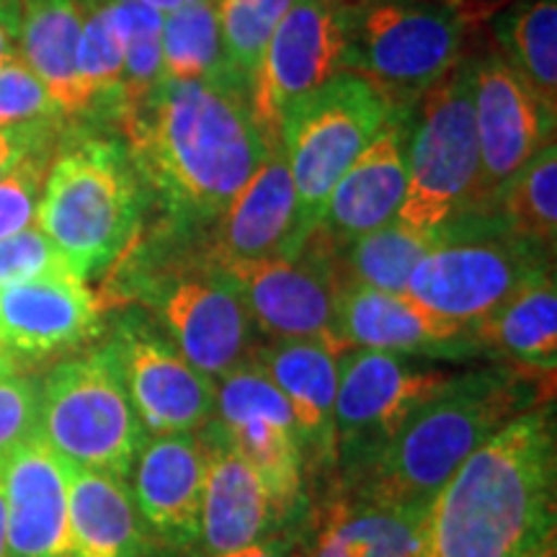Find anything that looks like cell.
I'll return each mask as SVG.
<instances>
[{"instance_id":"obj_34","label":"cell","mask_w":557,"mask_h":557,"mask_svg":"<svg viewBox=\"0 0 557 557\" xmlns=\"http://www.w3.org/2000/svg\"><path fill=\"white\" fill-rule=\"evenodd\" d=\"M289 5L292 0H218L225 70L248 88Z\"/></svg>"},{"instance_id":"obj_9","label":"cell","mask_w":557,"mask_h":557,"mask_svg":"<svg viewBox=\"0 0 557 557\" xmlns=\"http://www.w3.org/2000/svg\"><path fill=\"white\" fill-rule=\"evenodd\" d=\"M542 269H549L545 248L508 233L504 222L468 235L444 227L406 292L438 315L475 325Z\"/></svg>"},{"instance_id":"obj_29","label":"cell","mask_w":557,"mask_h":557,"mask_svg":"<svg viewBox=\"0 0 557 557\" xmlns=\"http://www.w3.org/2000/svg\"><path fill=\"white\" fill-rule=\"evenodd\" d=\"M508 65L527 83L547 116H557V0L519 5L506 26Z\"/></svg>"},{"instance_id":"obj_6","label":"cell","mask_w":557,"mask_h":557,"mask_svg":"<svg viewBox=\"0 0 557 557\" xmlns=\"http://www.w3.org/2000/svg\"><path fill=\"white\" fill-rule=\"evenodd\" d=\"M393 116L377 90L348 70H341L284 111L278 139L297 194L292 253L318 227L338 178Z\"/></svg>"},{"instance_id":"obj_17","label":"cell","mask_w":557,"mask_h":557,"mask_svg":"<svg viewBox=\"0 0 557 557\" xmlns=\"http://www.w3.org/2000/svg\"><path fill=\"white\" fill-rule=\"evenodd\" d=\"M205 472V444L197 431L145 436L129 470L145 540L173 553L197 549Z\"/></svg>"},{"instance_id":"obj_1","label":"cell","mask_w":557,"mask_h":557,"mask_svg":"<svg viewBox=\"0 0 557 557\" xmlns=\"http://www.w3.org/2000/svg\"><path fill=\"white\" fill-rule=\"evenodd\" d=\"M553 400L508 421L438 487L418 557H524L555 534Z\"/></svg>"},{"instance_id":"obj_31","label":"cell","mask_w":557,"mask_h":557,"mask_svg":"<svg viewBox=\"0 0 557 557\" xmlns=\"http://www.w3.org/2000/svg\"><path fill=\"white\" fill-rule=\"evenodd\" d=\"M160 60H163V81L171 83L205 81L227 73L218 0L165 13L160 26Z\"/></svg>"},{"instance_id":"obj_18","label":"cell","mask_w":557,"mask_h":557,"mask_svg":"<svg viewBox=\"0 0 557 557\" xmlns=\"http://www.w3.org/2000/svg\"><path fill=\"white\" fill-rule=\"evenodd\" d=\"M99 302L86 282L52 274L0 287V348L11 359H50L73 351L99 331Z\"/></svg>"},{"instance_id":"obj_33","label":"cell","mask_w":557,"mask_h":557,"mask_svg":"<svg viewBox=\"0 0 557 557\" xmlns=\"http://www.w3.org/2000/svg\"><path fill=\"white\" fill-rule=\"evenodd\" d=\"M124 34V75L116 101L122 103L124 120L148 107L163 83L160 60V26L163 16L139 0H109Z\"/></svg>"},{"instance_id":"obj_30","label":"cell","mask_w":557,"mask_h":557,"mask_svg":"<svg viewBox=\"0 0 557 557\" xmlns=\"http://www.w3.org/2000/svg\"><path fill=\"white\" fill-rule=\"evenodd\" d=\"M500 222L508 233L540 248H555L557 235V148L549 143L498 191Z\"/></svg>"},{"instance_id":"obj_32","label":"cell","mask_w":557,"mask_h":557,"mask_svg":"<svg viewBox=\"0 0 557 557\" xmlns=\"http://www.w3.org/2000/svg\"><path fill=\"white\" fill-rule=\"evenodd\" d=\"M438 235L421 233L403 225L400 220H389L372 233L361 235L348 246L346 253V282L361 284L382 292H406L408 278L418 261L429 253Z\"/></svg>"},{"instance_id":"obj_19","label":"cell","mask_w":557,"mask_h":557,"mask_svg":"<svg viewBox=\"0 0 557 557\" xmlns=\"http://www.w3.org/2000/svg\"><path fill=\"white\" fill-rule=\"evenodd\" d=\"M333 346L389 354H451L475 344L472 325L444 318L408 292H382L346 282L341 287Z\"/></svg>"},{"instance_id":"obj_24","label":"cell","mask_w":557,"mask_h":557,"mask_svg":"<svg viewBox=\"0 0 557 557\" xmlns=\"http://www.w3.org/2000/svg\"><path fill=\"white\" fill-rule=\"evenodd\" d=\"M341 354L325 338L269 341L256 346L250 359L289 400L302 449L320 462L336 459V389Z\"/></svg>"},{"instance_id":"obj_12","label":"cell","mask_w":557,"mask_h":557,"mask_svg":"<svg viewBox=\"0 0 557 557\" xmlns=\"http://www.w3.org/2000/svg\"><path fill=\"white\" fill-rule=\"evenodd\" d=\"M214 423L267 485L276 517L289 513L302 491L305 449L289 400L250 357L214 382Z\"/></svg>"},{"instance_id":"obj_4","label":"cell","mask_w":557,"mask_h":557,"mask_svg":"<svg viewBox=\"0 0 557 557\" xmlns=\"http://www.w3.org/2000/svg\"><path fill=\"white\" fill-rule=\"evenodd\" d=\"M139 214V184L122 145L78 139L58 152L45 178L37 227L70 274L88 282L127 246Z\"/></svg>"},{"instance_id":"obj_28","label":"cell","mask_w":557,"mask_h":557,"mask_svg":"<svg viewBox=\"0 0 557 557\" xmlns=\"http://www.w3.org/2000/svg\"><path fill=\"white\" fill-rule=\"evenodd\" d=\"M472 338L496 348L519 369L555 374L557 287L553 267L534 274L496 312L472 325Z\"/></svg>"},{"instance_id":"obj_41","label":"cell","mask_w":557,"mask_h":557,"mask_svg":"<svg viewBox=\"0 0 557 557\" xmlns=\"http://www.w3.org/2000/svg\"><path fill=\"white\" fill-rule=\"evenodd\" d=\"M18 16L16 0H0V67L16 58L18 39Z\"/></svg>"},{"instance_id":"obj_3","label":"cell","mask_w":557,"mask_h":557,"mask_svg":"<svg viewBox=\"0 0 557 557\" xmlns=\"http://www.w3.org/2000/svg\"><path fill=\"white\" fill-rule=\"evenodd\" d=\"M555 374L480 369L421 406L385 447L354 462L351 496L426 508L459 465L508 421L553 400Z\"/></svg>"},{"instance_id":"obj_5","label":"cell","mask_w":557,"mask_h":557,"mask_svg":"<svg viewBox=\"0 0 557 557\" xmlns=\"http://www.w3.org/2000/svg\"><path fill=\"white\" fill-rule=\"evenodd\" d=\"M465 18L449 0H346L344 67L408 116L459 65Z\"/></svg>"},{"instance_id":"obj_35","label":"cell","mask_w":557,"mask_h":557,"mask_svg":"<svg viewBox=\"0 0 557 557\" xmlns=\"http://www.w3.org/2000/svg\"><path fill=\"white\" fill-rule=\"evenodd\" d=\"M124 75V34L111 3H103L83 21L78 39V83L86 109L120 96Z\"/></svg>"},{"instance_id":"obj_16","label":"cell","mask_w":557,"mask_h":557,"mask_svg":"<svg viewBox=\"0 0 557 557\" xmlns=\"http://www.w3.org/2000/svg\"><path fill=\"white\" fill-rule=\"evenodd\" d=\"M472 107L480 150L475 207L487 209L506 181L553 143L555 120L498 52L472 65Z\"/></svg>"},{"instance_id":"obj_20","label":"cell","mask_w":557,"mask_h":557,"mask_svg":"<svg viewBox=\"0 0 557 557\" xmlns=\"http://www.w3.org/2000/svg\"><path fill=\"white\" fill-rule=\"evenodd\" d=\"M11 557H73L67 462L39 434L0 462Z\"/></svg>"},{"instance_id":"obj_38","label":"cell","mask_w":557,"mask_h":557,"mask_svg":"<svg viewBox=\"0 0 557 557\" xmlns=\"http://www.w3.org/2000/svg\"><path fill=\"white\" fill-rule=\"evenodd\" d=\"M52 274H70V269L39 227L0 240V287Z\"/></svg>"},{"instance_id":"obj_7","label":"cell","mask_w":557,"mask_h":557,"mask_svg":"<svg viewBox=\"0 0 557 557\" xmlns=\"http://www.w3.org/2000/svg\"><path fill=\"white\" fill-rule=\"evenodd\" d=\"M39 436L67 465L129 478L148 434L111 346L52 369L39 387Z\"/></svg>"},{"instance_id":"obj_26","label":"cell","mask_w":557,"mask_h":557,"mask_svg":"<svg viewBox=\"0 0 557 557\" xmlns=\"http://www.w3.org/2000/svg\"><path fill=\"white\" fill-rule=\"evenodd\" d=\"M73 557H145L143 524L127 480L67 465Z\"/></svg>"},{"instance_id":"obj_27","label":"cell","mask_w":557,"mask_h":557,"mask_svg":"<svg viewBox=\"0 0 557 557\" xmlns=\"http://www.w3.org/2000/svg\"><path fill=\"white\" fill-rule=\"evenodd\" d=\"M81 29L78 0H21V58L67 116L86 111L78 83Z\"/></svg>"},{"instance_id":"obj_14","label":"cell","mask_w":557,"mask_h":557,"mask_svg":"<svg viewBox=\"0 0 557 557\" xmlns=\"http://www.w3.org/2000/svg\"><path fill=\"white\" fill-rule=\"evenodd\" d=\"M148 302L186 361L218 382L253 354V323L220 267L169 276L148 289Z\"/></svg>"},{"instance_id":"obj_39","label":"cell","mask_w":557,"mask_h":557,"mask_svg":"<svg viewBox=\"0 0 557 557\" xmlns=\"http://www.w3.org/2000/svg\"><path fill=\"white\" fill-rule=\"evenodd\" d=\"M39 434V387L29 377H0V462L18 444Z\"/></svg>"},{"instance_id":"obj_42","label":"cell","mask_w":557,"mask_h":557,"mask_svg":"<svg viewBox=\"0 0 557 557\" xmlns=\"http://www.w3.org/2000/svg\"><path fill=\"white\" fill-rule=\"evenodd\" d=\"M297 549L287 540H261L256 545L235 549V553L214 555V557H295Z\"/></svg>"},{"instance_id":"obj_2","label":"cell","mask_w":557,"mask_h":557,"mask_svg":"<svg viewBox=\"0 0 557 557\" xmlns=\"http://www.w3.org/2000/svg\"><path fill=\"white\" fill-rule=\"evenodd\" d=\"M127 124L158 189L197 220H220L271 148L250 109V88L230 73L163 81Z\"/></svg>"},{"instance_id":"obj_11","label":"cell","mask_w":557,"mask_h":557,"mask_svg":"<svg viewBox=\"0 0 557 557\" xmlns=\"http://www.w3.org/2000/svg\"><path fill=\"white\" fill-rule=\"evenodd\" d=\"M455 374L416 367L389 351L346 348L338 359L336 459L359 462L374 455L398 429L451 385Z\"/></svg>"},{"instance_id":"obj_25","label":"cell","mask_w":557,"mask_h":557,"mask_svg":"<svg viewBox=\"0 0 557 557\" xmlns=\"http://www.w3.org/2000/svg\"><path fill=\"white\" fill-rule=\"evenodd\" d=\"M426 508L346 496L329 506L315 537L295 557H418Z\"/></svg>"},{"instance_id":"obj_22","label":"cell","mask_w":557,"mask_h":557,"mask_svg":"<svg viewBox=\"0 0 557 557\" xmlns=\"http://www.w3.org/2000/svg\"><path fill=\"white\" fill-rule=\"evenodd\" d=\"M406 116H393L333 186L315 233L344 250L361 235L395 220L406 197Z\"/></svg>"},{"instance_id":"obj_13","label":"cell","mask_w":557,"mask_h":557,"mask_svg":"<svg viewBox=\"0 0 557 557\" xmlns=\"http://www.w3.org/2000/svg\"><path fill=\"white\" fill-rule=\"evenodd\" d=\"M344 50L346 0H292L250 81V109L269 145L282 143L284 111L341 73Z\"/></svg>"},{"instance_id":"obj_8","label":"cell","mask_w":557,"mask_h":557,"mask_svg":"<svg viewBox=\"0 0 557 557\" xmlns=\"http://www.w3.org/2000/svg\"><path fill=\"white\" fill-rule=\"evenodd\" d=\"M406 163V197L395 214L403 225L438 235L462 209L475 207L480 150L470 62H459L421 99Z\"/></svg>"},{"instance_id":"obj_23","label":"cell","mask_w":557,"mask_h":557,"mask_svg":"<svg viewBox=\"0 0 557 557\" xmlns=\"http://www.w3.org/2000/svg\"><path fill=\"white\" fill-rule=\"evenodd\" d=\"M297 233V194L282 143L271 145L259 171L220 218L212 263L292 256Z\"/></svg>"},{"instance_id":"obj_21","label":"cell","mask_w":557,"mask_h":557,"mask_svg":"<svg viewBox=\"0 0 557 557\" xmlns=\"http://www.w3.org/2000/svg\"><path fill=\"white\" fill-rule=\"evenodd\" d=\"M201 431L207 472L197 555L214 557L267 540L278 517L267 485L227 442L218 423L209 421Z\"/></svg>"},{"instance_id":"obj_15","label":"cell","mask_w":557,"mask_h":557,"mask_svg":"<svg viewBox=\"0 0 557 557\" xmlns=\"http://www.w3.org/2000/svg\"><path fill=\"white\" fill-rule=\"evenodd\" d=\"M124 387L145 434H181L205 429L214 416V380L145 320L132 318L114 344Z\"/></svg>"},{"instance_id":"obj_43","label":"cell","mask_w":557,"mask_h":557,"mask_svg":"<svg viewBox=\"0 0 557 557\" xmlns=\"http://www.w3.org/2000/svg\"><path fill=\"white\" fill-rule=\"evenodd\" d=\"M139 3H145L148 9L158 11L160 16H165V13H173L178 9H186V5H197V3H207V0H139Z\"/></svg>"},{"instance_id":"obj_36","label":"cell","mask_w":557,"mask_h":557,"mask_svg":"<svg viewBox=\"0 0 557 557\" xmlns=\"http://www.w3.org/2000/svg\"><path fill=\"white\" fill-rule=\"evenodd\" d=\"M58 103L24 60L13 58L0 67V127H45L58 122Z\"/></svg>"},{"instance_id":"obj_44","label":"cell","mask_w":557,"mask_h":557,"mask_svg":"<svg viewBox=\"0 0 557 557\" xmlns=\"http://www.w3.org/2000/svg\"><path fill=\"white\" fill-rule=\"evenodd\" d=\"M0 557H11V553H9V511H5L3 478H0Z\"/></svg>"},{"instance_id":"obj_46","label":"cell","mask_w":557,"mask_h":557,"mask_svg":"<svg viewBox=\"0 0 557 557\" xmlns=\"http://www.w3.org/2000/svg\"><path fill=\"white\" fill-rule=\"evenodd\" d=\"M13 372H16V361L11 359L9 351L0 348V377H5V374H13Z\"/></svg>"},{"instance_id":"obj_40","label":"cell","mask_w":557,"mask_h":557,"mask_svg":"<svg viewBox=\"0 0 557 557\" xmlns=\"http://www.w3.org/2000/svg\"><path fill=\"white\" fill-rule=\"evenodd\" d=\"M52 137V124L45 127H18L5 129L0 127V176L11 171L18 160H24L32 152L47 150Z\"/></svg>"},{"instance_id":"obj_37","label":"cell","mask_w":557,"mask_h":557,"mask_svg":"<svg viewBox=\"0 0 557 557\" xmlns=\"http://www.w3.org/2000/svg\"><path fill=\"white\" fill-rule=\"evenodd\" d=\"M47 178V150L32 152L0 176V240L32 227Z\"/></svg>"},{"instance_id":"obj_10","label":"cell","mask_w":557,"mask_h":557,"mask_svg":"<svg viewBox=\"0 0 557 557\" xmlns=\"http://www.w3.org/2000/svg\"><path fill=\"white\" fill-rule=\"evenodd\" d=\"M235 284L250 323L269 341L325 338L333 344V320L344 271L338 250L312 230L292 256L220 267Z\"/></svg>"},{"instance_id":"obj_45","label":"cell","mask_w":557,"mask_h":557,"mask_svg":"<svg viewBox=\"0 0 557 557\" xmlns=\"http://www.w3.org/2000/svg\"><path fill=\"white\" fill-rule=\"evenodd\" d=\"M524 557H557V537H555V534L542 542L540 547H534L532 553H527Z\"/></svg>"}]
</instances>
